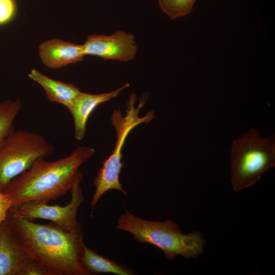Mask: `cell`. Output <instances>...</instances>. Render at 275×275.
Returning <instances> with one entry per match:
<instances>
[{"label": "cell", "instance_id": "2e32d148", "mask_svg": "<svg viewBox=\"0 0 275 275\" xmlns=\"http://www.w3.org/2000/svg\"><path fill=\"white\" fill-rule=\"evenodd\" d=\"M16 11L14 0H0V25L9 22Z\"/></svg>", "mask_w": 275, "mask_h": 275}, {"label": "cell", "instance_id": "8992f818", "mask_svg": "<svg viewBox=\"0 0 275 275\" xmlns=\"http://www.w3.org/2000/svg\"><path fill=\"white\" fill-rule=\"evenodd\" d=\"M53 153L52 145L43 135L14 129L0 145V189L4 191L12 179L29 169L36 159Z\"/></svg>", "mask_w": 275, "mask_h": 275}, {"label": "cell", "instance_id": "277c9868", "mask_svg": "<svg viewBox=\"0 0 275 275\" xmlns=\"http://www.w3.org/2000/svg\"><path fill=\"white\" fill-rule=\"evenodd\" d=\"M136 96L132 93L126 102V115L123 116L119 108L115 109L111 116V121L116 131L117 140L114 149L109 156L102 161L97 176L93 183L95 190L92 196L91 207L94 208L102 196L108 190L116 189L121 191L124 196L127 195L122 187L119 180L120 174L124 164L122 161V149L130 132L139 125L147 124L155 117L153 111L148 112L142 117L139 113L144 106L145 99H140L137 107L135 106Z\"/></svg>", "mask_w": 275, "mask_h": 275}, {"label": "cell", "instance_id": "3957f363", "mask_svg": "<svg viewBox=\"0 0 275 275\" xmlns=\"http://www.w3.org/2000/svg\"><path fill=\"white\" fill-rule=\"evenodd\" d=\"M117 228L130 233L138 242L156 246L170 260L178 255L185 259L196 258L203 253L206 243L201 233L183 234L178 225L171 219L163 222L146 220L126 209L118 218Z\"/></svg>", "mask_w": 275, "mask_h": 275}, {"label": "cell", "instance_id": "5bb4252c", "mask_svg": "<svg viewBox=\"0 0 275 275\" xmlns=\"http://www.w3.org/2000/svg\"><path fill=\"white\" fill-rule=\"evenodd\" d=\"M21 107L18 99L6 100L0 102V145L14 129L13 123Z\"/></svg>", "mask_w": 275, "mask_h": 275}, {"label": "cell", "instance_id": "e0dca14e", "mask_svg": "<svg viewBox=\"0 0 275 275\" xmlns=\"http://www.w3.org/2000/svg\"><path fill=\"white\" fill-rule=\"evenodd\" d=\"M12 206L10 199L0 189V225L5 220L8 210Z\"/></svg>", "mask_w": 275, "mask_h": 275}, {"label": "cell", "instance_id": "5b68a950", "mask_svg": "<svg viewBox=\"0 0 275 275\" xmlns=\"http://www.w3.org/2000/svg\"><path fill=\"white\" fill-rule=\"evenodd\" d=\"M231 182L238 191L255 184L262 175L275 166V138H262L260 130L251 128L232 142Z\"/></svg>", "mask_w": 275, "mask_h": 275}, {"label": "cell", "instance_id": "7c38bea8", "mask_svg": "<svg viewBox=\"0 0 275 275\" xmlns=\"http://www.w3.org/2000/svg\"><path fill=\"white\" fill-rule=\"evenodd\" d=\"M28 76L43 88L50 101L60 103L68 110L80 92L73 84L54 80L35 69L31 70Z\"/></svg>", "mask_w": 275, "mask_h": 275}, {"label": "cell", "instance_id": "9a60e30c", "mask_svg": "<svg viewBox=\"0 0 275 275\" xmlns=\"http://www.w3.org/2000/svg\"><path fill=\"white\" fill-rule=\"evenodd\" d=\"M197 0H158L161 11L172 19L190 14Z\"/></svg>", "mask_w": 275, "mask_h": 275}, {"label": "cell", "instance_id": "7a4b0ae2", "mask_svg": "<svg viewBox=\"0 0 275 275\" xmlns=\"http://www.w3.org/2000/svg\"><path fill=\"white\" fill-rule=\"evenodd\" d=\"M95 152L92 147L80 146L56 161L39 158L29 169L12 179L3 192L13 206L31 201L56 200L70 191L81 173L79 167Z\"/></svg>", "mask_w": 275, "mask_h": 275}, {"label": "cell", "instance_id": "9c48e42d", "mask_svg": "<svg viewBox=\"0 0 275 275\" xmlns=\"http://www.w3.org/2000/svg\"><path fill=\"white\" fill-rule=\"evenodd\" d=\"M31 259L5 220L0 225V275H23Z\"/></svg>", "mask_w": 275, "mask_h": 275}, {"label": "cell", "instance_id": "8fae6325", "mask_svg": "<svg viewBox=\"0 0 275 275\" xmlns=\"http://www.w3.org/2000/svg\"><path fill=\"white\" fill-rule=\"evenodd\" d=\"M39 54L46 66L54 69L81 61L85 56L82 45L58 39L41 43Z\"/></svg>", "mask_w": 275, "mask_h": 275}, {"label": "cell", "instance_id": "6da1fadb", "mask_svg": "<svg viewBox=\"0 0 275 275\" xmlns=\"http://www.w3.org/2000/svg\"><path fill=\"white\" fill-rule=\"evenodd\" d=\"M5 220L28 256L48 275H91L81 262L82 225L66 231L53 223L42 224L25 219L12 207Z\"/></svg>", "mask_w": 275, "mask_h": 275}, {"label": "cell", "instance_id": "ba28073f", "mask_svg": "<svg viewBox=\"0 0 275 275\" xmlns=\"http://www.w3.org/2000/svg\"><path fill=\"white\" fill-rule=\"evenodd\" d=\"M82 45L85 56H95L105 60L127 62L134 59L138 51L133 35L121 31L111 35H89Z\"/></svg>", "mask_w": 275, "mask_h": 275}, {"label": "cell", "instance_id": "52a82bcc", "mask_svg": "<svg viewBox=\"0 0 275 275\" xmlns=\"http://www.w3.org/2000/svg\"><path fill=\"white\" fill-rule=\"evenodd\" d=\"M82 178V174L80 173L70 190V201L64 206L49 205L46 202L31 201L13 206L12 208L25 219L49 220L66 231H74L82 225L77 221V214L79 206L85 201L81 187Z\"/></svg>", "mask_w": 275, "mask_h": 275}, {"label": "cell", "instance_id": "30bf717a", "mask_svg": "<svg viewBox=\"0 0 275 275\" xmlns=\"http://www.w3.org/2000/svg\"><path fill=\"white\" fill-rule=\"evenodd\" d=\"M129 86L130 84L126 83L114 91L97 94L80 91L69 109L74 120L75 139L81 141L84 138L88 120L98 105L116 98L121 91Z\"/></svg>", "mask_w": 275, "mask_h": 275}, {"label": "cell", "instance_id": "4fadbf2b", "mask_svg": "<svg viewBox=\"0 0 275 275\" xmlns=\"http://www.w3.org/2000/svg\"><path fill=\"white\" fill-rule=\"evenodd\" d=\"M81 262L90 274L112 273L117 275H134L135 270L127 265L113 261L98 254L84 243Z\"/></svg>", "mask_w": 275, "mask_h": 275}]
</instances>
